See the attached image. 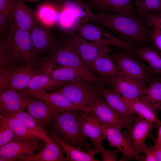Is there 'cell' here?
<instances>
[{
	"label": "cell",
	"mask_w": 161,
	"mask_h": 161,
	"mask_svg": "<svg viewBox=\"0 0 161 161\" xmlns=\"http://www.w3.org/2000/svg\"><path fill=\"white\" fill-rule=\"evenodd\" d=\"M96 87L98 94L112 109L132 123L137 118L136 114L132 111L123 101L122 96L113 88H109L100 83H97Z\"/></svg>",
	"instance_id": "cell-19"
},
{
	"label": "cell",
	"mask_w": 161,
	"mask_h": 161,
	"mask_svg": "<svg viewBox=\"0 0 161 161\" xmlns=\"http://www.w3.org/2000/svg\"><path fill=\"white\" fill-rule=\"evenodd\" d=\"M159 128L157 133V137L156 139L157 141L161 142V124L158 126Z\"/></svg>",
	"instance_id": "cell-41"
},
{
	"label": "cell",
	"mask_w": 161,
	"mask_h": 161,
	"mask_svg": "<svg viewBox=\"0 0 161 161\" xmlns=\"http://www.w3.org/2000/svg\"><path fill=\"white\" fill-rule=\"evenodd\" d=\"M134 51L140 58L146 62L155 73L161 74V52L151 46L144 45L135 47Z\"/></svg>",
	"instance_id": "cell-27"
},
{
	"label": "cell",
	"mask_w": 161,
	"mask_h": 161,
	"mask_svg": "<svg viewBox=\"0 0 161 161\" xmlns=\"http://www.w3.org/2000/svg\"><path fill=\"white\" fill-rule=\"evenodd\" d=\"M44 71L41 64L31 61L15 68L0 70V89L24 90L32 78Z\"/></svg>",
	"instance_id": "cell-5"
},
{
	"label": "cell",
	"mask_w": 161,
	"mask_h": 161,
	"mask_svg": "<svg viewBox=\"0 0 161 161\" xmlns=\"http://www.w3.org/2000/svg\"><path fill=\"white\" fill-rule=\"evenodd\" d=\"M91 8L98 12L129 13L135 14L133 0H84Z\"/></svg>",
	"instance_id": "cell-21"
},
{
	"label": "cell",
	"mask_w": 161,
	"mask_h": 161,
	"mask_svg": "<svg viewBox=\"0 0 161 161\" xmlns=\"http://www.w3.org/2000/svg\"><path fill=\"white\" fill-rule=\"evenodd\" d=\"M122 127L116 125H101L104 139L109 142L111 147H115L122 153L123 160L145 161V156H141L132 146L130 140L122 131Z\"/></svg>",
	"instance_id": "cell-10"
},
{
	"label": "cell",
	"mask_w": 161,
	"mask_h": 161,
	"mask_svg": "<svg viewBox=\"0 0 161 161\" xmlns=\"http://www.w3.org/2000/svg\"><path fill=\"white\" fill-rule=\"evenodd\" d=\"M58 2H61L68 0H75V1H84V0H56Z\"/></svg>",
	"instance_id": "cell-43"
},
{
	"label": "cell",
	"mask_w": 161,
	"mask_h": 161,
	"mask_svg": "<svg viewBox=\"0 0 161 161\" xmlns=\"http://www.w3.org/2000/svg\"><path fill=\"white\" fill-rule=\"evenodd\" d=\"M149 33L154 46L161 52V31L154 28L152 30H149Z\"/></svg>",
	"instance_id": "cell-37"
},
{
	"label": "cell",
	"mask_w": 161,
	"mask_h": 161,
	"mask_svg": "<svg viewBox=\"0 0 161 161\" xmlns=\"http://www.w3.org/2000/svg\"><path fill=\"white\" fill-rule=\"evenodd\" d=\"M86 18L87 22L101 25L119 38L134 45H153L149 35L150 29L145 26L143 19L135 14L106 12L96 13L89 8Z\"/></svg>",
	"instance_id": "cell-1"
},
{
	"label": "cell",
	"mask_w": 161,
	"mask_h": 161,
	"mask_svg": "<svg viewBox=\"0 0 161 161\" xmlns=\"http://www.w3.org/2000/svg\"><path fill=\"white\" fill-rule=\"evenodd\" d=\"M90 41L110 46H113L126 51H134V45L123 41L104 27L89 22L80 23L75 31Z\"/></svg>",
	"instance_id": "cell-8"
},
{
	"label": "cell",
	"mask_w": 161,
	"mask_h": 161,
	"mask_svg": "<svg viewBox=\"0 0 161 161\" xmlns=\"http://www.w3.org/2000/svg\"><path fill=\"white\" fill-rule=\"evenodd\" d=\"M141 100L149 104L156 112L161 110V75L149 82Z\"/></svg>",
	"instance_id": "cell-29"
},
{
	"label": "cell",
	"mask_w": 161,
	"mask_h": 161,
	"mask_svg": "<svg viewBox=\"0 0 161 161\" xmlns=\"http://www.w3.org/2000/svg\"><path fill=\"white\" fill-rule=\"evenodd\" d=\"M43 148L25 161H68L60 145L48 135Z\"/></svg>",
	"instance_id": "cell-23"
},
{
	"label": "cell",
	"mask_w": 161,
	"mask_h": 161,
	"mask_svg": "<svg viewBox=\"0 0 161 161\" xmlns=\"http://www.w3.org/2000/svg\"><path fill=\"white\" fill-rule=\"evenodd\" d=\"M142 151L145 155V161H156V151L154 146L145 144Z\"/></svg>",
	"instance_id": "cell-38"
},
{
	"label": "cell",
	"mask_w": 161,
	"mask_h": 161,
	"mask_svg": "<svg viewBox=\"0 0 161 161\" xmlns=\"http://www.w3.org/2000/svg\"><path fill=\"white\" fill-rule=\"evenodd\" d=\"M154 146L156 151V161H161V142L155 139Z\"/></svg>",
	"instance_id": "cell-40"
},
{
	"label": "cell",
	"mask_w": 161,
	"mask_h": 161,
	"mask_svg": "<svg viewBox=\"0 0 161 161\" xmlns=\"http://www.w3.org/2000/svg\"><path fill=\"white\" fill-rule=\"evenodd\" d=\"M141 16L147 27L156 28L161 31V13H148Z\"/></svg>",
	"instance_id": "cell-36"
},
{
	"label": "cell",
	"mask_w": 161,
	"mask_h": 161,
	"mask_svg": "<svg viewBox=\"0 0 161 161\" xmlns=\"http://www.w3.org/2000/svg\"><path fill=\"white\" fill-rule=\"evenodd\" d=\"M24 1H29L30 2H33L38 1L39 0H23Z\"/></svg>",
	"instance_id": "cell-42"
},
{
	"label": "cell",
	"mask_w": 161,
	"mask_h": 161,
	"mask_svg": "<svg viewBox=\"0 0 161 161\" xmlns=\"http://www.w3.org/2000/svg\"><path fill=\"white\" fill-rule=\"evenodd\" d=\"M132 51L114 53L111 56L119 69L125 75L137 80L146 87L147 83L161 74L156 73L148 66L144 64Z\"/></svg>",
	"instance_id": "cell-6"
},
{
	"label": "cell",
	"mask_w": 161,
	"mask_h": 161,
	"mask_svg": "<svg viewBox=\"0 0 161 161\" xmlns=\"http://www.w3.org/2000/svg\"><path fill=\"white\" fill-rule=\"evenodd\" d=\"M37 18L23 0H16L11 14V20L18 27L30 32Z\"/></svg>",
	"instance_id": "cell-24"
},
{
	"label": "cell",
	"mask_w": 161,
	"mask_h": 161,
	"mask_svg": "<svg viewBox=\"0 0 161 161\" xmlns=\"http://www.w3.org/2000/svg\"><path fill=\"white\" fill-rule=\"evenodd\" d=\"M26 96L20 91L0 89V113L4 116L27 109Z\"/></svg>",
	"instance_id": "cell-20"
},
{
	"label": "cell",
	"mask_w": 161,
	"mask_h": 161,
	"mask_svg": "<svg viewBox=\"0 0 161 161\" xmlns=\"http://www.w3.org/2000/svg\"><path fill=\"white\" fill-rule=\"evenodd\" d=\"M90 112L102 125L118 126L126 129L132 123L111 107L100 95L97 97Z\"/></svg>",
	"instance_id": "cell-14"
},
{
	"label": "cell",
	"mask_w": 161,
	"mask_h": 161,
	"mask_svg": "<svg viewBox=\"0 0 161 161\" xmlns=\"http://www.w3.org/2000/svg\"><path fill=\"white\" fill-rule=\"evenodd\" d=\"M78 115L82 131L89 137L94 147L92 150L95 154L100 153L104 148L102 140L104 139L101 130V124L91 112H78Z\"/></svg>",
	"instance_id": "cell-15"
},
{
	"label": "cell",
	"mask_w": 161,
	"mask_h": 161,
	"mask_svg": "<svg viewBox=\"0 0 161 161\" xmlns=\"http://www.w3.org/2000/svg\"><path fill=\"white\" fill-rule=\"evenodd\" d=\"M0 120L7 125L20 141H33L41 140L17 118L0 114Z\"/></svg>",
	"instance_id": "cell-30"
},
{
	"label": "cell",
	"mask_w": 161,
	"mask_h": 161,
	"mask_svg": "<svg viewBox=\"0 0 161 161\" xmlns=\"http://www.w3.org/2000/svg\"><path fill=\"white\" fill-rule=\"evenodd\" d=\"M122 98L129 109L138 117L155 123L158 126L161 124L156 112L147 103L139 99H129L122 96Z\"/></svg>",
	"instance_id": "cell-28"
},
{
	"label": "cell",
	"mask_w": 161,
	"mask_h": 161,
	"mask_svg": "<svg viewBox=\"0 0 161 161\" xmlns=\"http://www.w3.org/2000/svg\"><path fill=\"white\" fill-rule=\"evenodd\" d=\"M78 112H57L47 127L49 130H47L66 143L88 152L92 147L82 131Z\"/></svg>",
	"instance_id": "cell-3"
},
{
	"label": "cell",
	"mask_w": 161,
	"mask_h": 161,
	"mask_svg": "<svg viewBox=\"0 0 161 161\" xmlns=\"http://www.w3.org/2000/svg\"><path fill=\"white\" fill-rule=\"evenodd\" d=\"M153 122L138 116L133 124L123 132L132 146L139 154L142 151L145 141L153 128Z\"/></svg>",
	"instance_id": "cell-18"
},
{
	"label": "cell",
	"mask_w": 161,
	"mask_h": 161,
	"mask_svg": "<svg viewBox=\"0 0 161 161\" xmlns=\"http://www.w3.org/2000/svg\"><path fill=\"white\" fill-rule=\"evenodd\" d=\"M119 151V150L117 148L110 151L104 148L100 153L102 157V161H117V157Z\"/></svg>",
	"instance_id": "cell-39"
},
{
	"label": "cell",
	"mask_w": 161,
	"mask_h": 161,
	"mask_svg": "<svg viewBox=\"0 0 161 161\" xmlns=\"http://www.w3.org/2000/svg\"><path fill=\"white\" fill-rule=\"evenodd\" d=\"M134 4L141 16L150 12L161 13V0H135Z\"/></svg>",
	"instance_id": "cell-34"
},
{
	"label": "cell",
	"mask_w": 161,
	"mask_h": 161,
	"mask_svg": "<svg viewBox=\"0 0 161 161\" xmlns=\"http://www.w3.org/2000/svg\"><path fill=\"white\" fill-rule=\"evenodd\" d=\"M75 70L85 81L91 83H100V80L86 66L80 57L64 38L49 56L44 60Z\"/></svg>",
	"instance_id": "cell-4"
},
{
	"label": "cell",
	"mask_w": 161,
	"mask_h": 161,
	"mask_svg": "<svg viewBox=\"0 0 161 161\" xmlns=\"http://www.w3.org/2000/svg\"><path fill=\"white\" fill-rule=\"evenodd\" d=\"M26 96L27 112L46 130L55 114L61 112L54 109L44 100Z\"/></svg>",
	"instance_id": "cell-17"
},
{
	"label": "cell",
	"mask_w": 161,
	"mask_h": 161,
	"mask_svg": "<svg viewBox=\"0 0 161 161\" xmlns=\"http://www.w3.org/2000/svg\"><path fill=\"white\" fill-rule=\"evenodd\" d=\"M102 84L111 86L123 97L129 99L141 100L146 87L137 80L123 73L104 81Z\"/></svg>",
	"instance_id": "cell-13"
},
{
	"label": "cell",
	"mask_w": 161,
	"mask_h": 161,
	"mask_svg": "<svg viewBox=\"0 0 161 161\" xmlns=\"http://www.w3.org/2000/svg\"><path fill=\"white\" fill-rule=\"evenodd\" d=\"M0 120V147L14 141H20L7 125Z\"/></svg>",
	"instance_id": "cell-35"
},
{
	"label": "cell",
	"mask_w": 161,
	"mask_h": 161,
	"mask_svg": "<svg viewBox=\"0 0 161 161\" xmlns=\"http://www.w3.org/2000/svg\"><path fill=\"white\" fill-rule=\"evenodd\" d=\"M5 116L14 117L19 120L30 130L44 142L47 141L48 135L46 130L24 111L10 114Z\"/></svg>",
	"instance_id": "cell-31"
},
{
	"label": "cell",
	"mask_w": 161,
	"mask_h": 161,
	"mask_svg": "<svg viewBox=\"0 0 161 161\" xmlns=\"http://www.w3.org/2000/svg\"><path fill=\"white\" fill-rule=\"evenodd\" d=\"M30 32L33 48L44 61L54 52L59 43L49 28L37 18Z\"/></svg>",
	"instance_id": "cell-12"
},
{
	"label": "cell",
	"mask_w": 161,
	"mask_h": 161,
	"mask_svg": "<svg viewBox=\"0 0 161 161\" xmlns=\"http://www.w3.org/2000/svg\"><path fill=\"white\" fill-rule=\"evenodd\" d=\"M83 80L66 82L54 91L66 96L75 104L90 111L99 95L96 86Z\"/></svg>",
	"instance_id": "cell-7"
},
{
	"label": "cell",
	"mask_w": 161,
	"mask_h": 161,
	"mask_svg": "<svg viewBox=\"0 0 161 161\" xmlns=\"http://www.w3.org/2000/svg\"><path fill=\"white\" fill-rule=\"evenodd\" d=\"M47 135L51 137L61 146L68 161H99L95 159V153L92 149L88 152L84 151L81 149L70 145L64 142L56 136L47 130Z\"/></svg>",
	"instance_id": "cell-26"
},
{
	"label": "cell",
	"mask_w": 161,
	"mask_h": 161,
	"mask_svg": "<svg viewBox=\"0 0 161 161\" xmlns=\"http://www.w3.org/2000/svg\"><path fill=\"white\" fill-rule=\"evenodd\" d=\"M16 0H0V32H4L10 23L11 14Z\"/></svg>",
	"instance_id": "cell-33"
},
{
	"label": "cell",
	"mask_w": 161,
	"mask_h": 161,
	"mask_svg": "<svg viewBox=\"0 0 161 161\" xmlns=\"http://www.w3.org/2000/svg\"><path fill=\"white\" fill-rule=\"evenodd\" d=\"M54 64L52 62H49L45 67V70L55 79L66 83L77 80H83L78 72L72 68L61 66L53 69Z\"/></svg>",
	"instance_id": "cell-32"
},
{
	"label": "cell",
	"mask_w": 161,
	"mask_h": 161,
	"mask_svg": "<svg viewBox=\"0 0 161 161\" xmlns=\"http://www.w3.org/2000/svg\"><path fill=\"white\" fill-rule=\"evenodd\" d=\"M40 140L15 141L0 147V161H25L43 148L45 143Z\"/></svg>",
	"instance_id": "cell-11"
},
{
	"label": "cell",
	"mask_w": 161,
	"mask_h": 161,
	"mask_svg": "<svg viewBox=\"0 0 161 161\" xmlns=\"http://www.w3.org/2000/svg\"><path fill=\"white\" fill-rule=\"evenodd\" d=\"M43 61L33 48L30 32L11 20L6 36L0 38V70L15 68L29 61L41 64Z\"/></svg>",
	"instance_id": "cell-2"
},
{
	"label": "cell",
	"mask_w": 161,
	"mask_h": 161,
	"mask_svg": "<svg viewBox=\"0 0 161 161\" xmlns=\"http://www.w3.org/2000/svg\"><path fill=\"white\" fill-rule=\"evenodd\" d=\"M66 83L55 79L44 69L43 71L36 75L32 78L26 90L47 92L54 90Z\"/></svg>",
	"instance_id": "cell-25"
},
{
	"label": "cell",
	"mask_w": 161,
	"mask_h": 161,
	"mask_svg": "<svg viewBox=\"0 0 161 161\" xmlns=\"http://www.w3.org/2000/svg\"><path fill=\"white\" fill-rule=\"evenodd\" d=\"M90 70L99 76L100 83L123 73L112 60L109 53L104 54L97 58L92 64Z\"/></svg>",
	"instance_id": "cell-22"
},
{
	"label": "cell",
	"mask_w": 161,
	"mask_h": 161,
	"mask_svg": "<svg viewBox=\"0 0 161 161\" xmlns=\"http://www.w3.org/2000/svg\"><path fill=\"white\" fill-rule=\"evenodd\" d=\"M64 38L89 70L92 64L97 58L112 50L109 46L88 41L75 31L68 32Z\"/></svg>",
	"instance_id": "cell-9"
},
{
	"label": "cell",
	"mask_w": 161,
	"mask_h": 161,
	"mask_svg": "<svg viewBox=\"0 0 161 161\" xmlns=\"http://www.w3.org/2000/svg\"><path fill=\"white\" fill-rule=\"evenodd\" d=\"M21 92L26 96L38 98L45 101L53 108L61 112L66 111H89L75 104L64 95L58 92L53 91L48 92L32 91L28 90Z\"/></svg>",
	"instance_id": "cell-16"
}]
</instances>
